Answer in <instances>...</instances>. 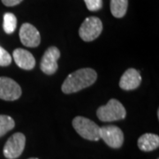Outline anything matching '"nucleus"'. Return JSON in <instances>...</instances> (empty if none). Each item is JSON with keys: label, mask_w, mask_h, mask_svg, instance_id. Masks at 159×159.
<instances>
[{"label": "nucleus", "mask_w": 159, "mask_h": 159, "mask_svg": "<svg viewBox=\"0 0 159 159\" xmlns=\"http://www.w3.org/2000/svg\"><path fill=\"white\" fill-rule=\"evenodd\" d=\"M26 144V137L21 133L12 134L4 147V156L8 159H15L22 154Z\"/></svg>", "instance_id": "nucleus-5"}, {"label": "nucleus", "mask_w": 159, "mask_h": 159, "mask_svg": "<svg viewBox=\"0 0 159 159\" xmlns=\"http://www.w3.org/2000/svg\"><path fill=\"white\" fill-rule=\"evenodd\" d=\"M15 125L14 120L10 116L0 115V137L5 135L7 132L11 131Z\"/></svg>", "instance_id": "nucleus-15"}, {"label": "nucleus", "mask_w": 159, "mask_h": 159, "mask_svg": "<svg viewBox=\"0 0 159 159\" xmlns=\"http://www.w3.org/2000/svg\"><path fill=\"white\" fill-rule=\"evenodd\" d=\"M21 88L16 81L8 77H0V99L14 101L21 96Z\"/></svg>", "instance_id": "nucleus-7"}, {"label": "nucleus", "mask_w": 159, "mask_h": 159, "mask_svg": "<svg viewBox=\"0 0 159 159\" xmlns=\"http://www.w3.org/2000/svg\"><path fill=\"white\" fill-rule=\"evenodd\" d=\"M20 39L23 45L34 48L37 47L41 43L39 31L29 23H24L20 29Z\"/></svg>", "instance_id": "nucleus-9"}, {"label": "nucleus", "mask_w": 159, "mask_h": 159, "mask_svg": "<svg viewBox=\"0 0 159 159\" xmlns=\"http://www.w3.org/2000/svg\"><path fill=\"white\" fill-rule=\"evenodd\" d=\"M73 126L82 138L97 142L100 139V127L90 119L76 117L73 120Z\"/></svg>", "instance_id": "nucleus-3"}, {"label": "nucleus", "mask_w": 159, "mask_h": 159, "mask_svg": "<svg viewBox=\"0 0 159 159\" xmlns=\"http://www.w3.org/2000/svg\"><path fill=\"white\" fill-rule=\"evenodd\" d=\"M11 62V57L7 51L0 47V66H7Z\"/></svg>", "instance_id": "nucleus-16"}, {"label": "nucleus", "mask_w": 159, "mask_h": 159, "mask_svg": "<svg viewBox=\"0 0 159 159\" xmlns=\"http://www.w3.org/2000/svg\"><path fill=\"white\" fill-rule=\"evenodd\" d=\"M100 139L111 148H119L124 142V134L116 125H105L100 127Z\"/></svg>", "instance_id": "nucleus-6"}, {"label": "nucleus", "mask_w": 159, "mask_h": 159, "mask_svg": "<svg viewBox=\"0 0 159 159\" xmlns=\"http://www.w3.org/2000/svg\"><path fill=\"white\" fill-rule=\"evenodd\" d=\"M12 57L18 66L24 70H32L35 66L34 56L29 51L18 48L13 51Z\"/></svg>", "instance_id": "nucleus-11"}, {"label": "nucleus", "mask_w": 159, "mask_h": 159, "mask_svg": "<svg viewBox=\"0 0 159 159\" xmlns=\"http://www.w3.org/2000/svg\"><path fill=\"white\" fill-rule=\"evenodd\" d=\"M29 159H38V158H35V157H32V158H29Z\"/></svg>", "instance_id": "nucleus-19"}, {"label": "nucleus", "mask_w": 159, "mask_h": 159, "mask_svg": "<svg viewBox=\"0 0 159 159\" xmlns=\"http://www.w3.org/2000/svg\"><path fill=\"white\" fill-rule=\"evenodd\" d=\"M142 82V76L135 69L126 70L119 80V87L124 90H133L137 89Z\"/></svg>", "instance_id": "nucleus-10"}, {"label": "nucleus", "mask_w": 159, "mask_h": 159, "mask_svg": "<svg viewBox=\"0 0 159 159\" xmlns=\"http://www.w3.org/2000/svg\"><path fill=\"white\" fill-rule=\"evenodd\" d=\"M102 23L97 17H89L81 24L79 29L80 38L85 42H92L101 34Z\"/></svg>", "instance_id": "nucleus-4"}, {"label": "nucleus", "mask_w": 159, "mask_h": 159, "mask_svg": "<svg viewBox=\"0 0 159 159\" xmlns=\"http://www.w3.org/2000/svg\"><path fill=\"white\" fill-rule=\"evenodd\" d=\"M97 115L101 121L111 122L125 119L126 111L119 101L116 99H111L107 104L97 109Z\"/></svg>", "instance_id": "nucleus-2"}, {"label": "nucleus", "mask_w": 159, "mask_h": 159, "mask_svg": "<svg viewBox=\"0 0 159 159\" xmlns=\"http://www.w3.org/2000/svg\"><path fill=\"white\" fill-rule=\"evenodd\" d=\"M87 8L92 11L100 10L102 6V0H84Z\"/></svg>", "instance_id": "nucleus-17"}, {"label": "nucleus", "mask_w": 159, "mask_h": 159, "mask_svg": "<svg viewBox=\"0 0 159 159\" xmlns=\"http://www.w3.org/2000/svg\"><path fill=\"white\" fill-rule=\"evenodd\" d=\"M17 27V19L16 16L11 13V12H6L4 15V24L3 28L6 34H12Z\"/></svg>", "instance_id": "nucleus-14"}, {"label": "nucleus", "mask_w": 159, "mask_h": 159, "mask_svg": "<svg viewBox=\"0 0 159 159\" xmlns=\"http://www.w3.org/2000/svg\"><path fill=\"white\" fill-rule=\"evenodd\" d=\"M127 6L128 0H111V11L114 17H124L127 11Z\"/></svg>", "instance_id": "nucleus-13"}, {"label": "nucleus", "mask_w": 159, "mask_h": 159, "mask_svg": "<svg viewBox=\"0 0 159 159\" xmlns=\"http://www.w3.org/2000/svg\"><path fill=\"white\" fill-rule=\"evenodd\" d=\"M97 74L91 68H81L69 74L62 84L65 94H72L81 90L95 83Z\"/></svg>", "instance_id": "nucleus-1"}, {"label": "nucleus", "mask_w": 159, "mask_h": 159, "mask_svg": "<svg viewBox=\"0 0 159 159\" xmlns=\"http://www.w3.org/2000/svg\"><path fill=\"white\" fill-rule=\"evenodd\" d=\"M159 146V136L154 134H144L138 140V147L142 151H152Z\"/></svg>", "instance_id": "nucleus-12"}, {"label": "nucleus", "mask_w": 159, "mask_h": 159, "mask_svg": "<svg viewBox=\"0 0 159 159\" xmlns=\"http://www.w3.org/2000/svg\"><path fill=\"white\" fill-rule=\"evenodd\" d=\"M60 57V51L57 47H50L44 52L42 61L41 70L46 74H53L57 69V59Z\"/></svg>", "instance_id": "nucleus-8"}, {"label": "nucleus", "mask_w": 159, "mask_h": 159, "mask_svg": "<svg viewBox=\"0 0 159 159\" xmlns=\"http://www.w3.org/2000/svg\"><path fill=\"white\" fill-rule=\"evenodd\" d=\"M23 0H2V3L6 6H15L20 4Z\"/></svg>", "instance_id": "nucleus-18"}]
</instances>
